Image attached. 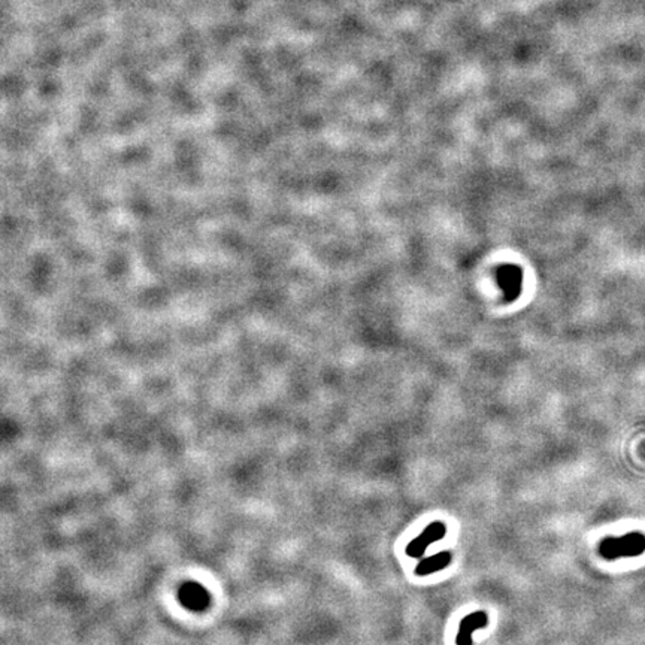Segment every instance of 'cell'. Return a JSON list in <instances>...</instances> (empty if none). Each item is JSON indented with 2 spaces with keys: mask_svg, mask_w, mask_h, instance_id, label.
I'll list each match as a JSON object with an SVG mask.
<instances>
[{
  "mask_svg": "<svg viewBox=\"0 0 645 645\" xmlns=\"http://www.w3.org/2000/svg\"><path fill=\"white\" fill-rule=\"evenodd\" d=\"M451 559H453V554L450 551H441L438 554H433L430 555V558H426L421 562H419V564H417V568H415V575H419V577H426V575L442 571L451 563Z\"/></svg>",
  "mask_w": 645,
  "mask_h": 645,
  "instance_id": "cell-4",
  "label": "cell"
},
{
  "mask_svg": "<svg viewBox=\"0 0 645 645\" xmlns=\"http://www.w3.org/2000/svg\"><path fill=\"white\" fill-rule=\"evenodd\" d=\"M445 533H446L445 523H442V521L430 523L428 528H426L419 535V537H417L415 539H412L408 544V547H406V550H405L406 555H410V558H412V559L423 558L426 548H428L429 545H432L433 542H438V541L444 539Z\"/></svg>",
  "mask_w": 645,
  "mask_h": 645,
  "instance_id": "cell-2",
  "label": "cell"
},
{
  "mask_svg": "<svg viewBox=\"0 0 645 645\" xmlns=\"http://www.w3.org/2000/svg\"><path fill=\"white\" fill-rule=\"evenodd\" d=\"M489 626V617L484 611H476L460 621L459 633L455 637V644L458 645H472V633L478 629H484Z\"/></svg>",
  "mask_w": 645,
  "mask_h": 645,
  "instance_id": "cell-3",
  "label": "cell"
},
{
  "mask_svg": "<svg viewBox=\"0 0 645 645\" xmlns=\"http://www.w3.org/2000/svg\"><path fill=\"white\" fill-rule=\"evenodd\" d=\"M598 551L605 560L638 558L645 553V535L641 532H630L623 537L605 538L599 544Z\"/></svg>",
  "mask_w": 645,
  "mask_h": 645,
  "instance_id": "cell-1",
  "label": "cell"
}]
</instances>
